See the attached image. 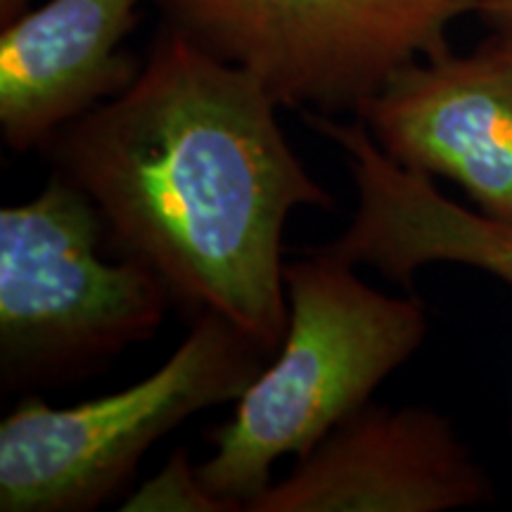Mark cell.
I'll return each mask as SVG.
<instances>
[{"instance_id":"cell-13","label":"cell","mask_w":512,"mask_h":512,"mask_svg":"<svg viewBox=\"0 0 512 512\" xmlns=\"http://www.w3.org/2000/svg\"><path fill=\"white\" fill-rule=\"evenodd\" d=\"M491 43L498 48V53H501L505 60L512 64V27L510 29H498L491 34L489 38Z\"/></svg>"},{"instance_id":"cell-12","label":"cell","mask_w":512,"mask_h":512,"mask_svg":"<svg viewBox=\"0 0 512 512\" xmlns=\"http://www.w3.org/2000/svg\"><path fill=\"white\" fill-rule=\"evenodd\" d=\"M29 8V0H0V24H8Z\"/></svg>"},{"instance_id":"cell-3","label":"cell","mask_w":512,"mask_h":512,"mask_svg":"<svg viewBox=\"0 0 512 512\" xmlns=\"http://www.w3.org/2000/svg\"><path fill=\"white\" fill-rule=\"evenodd\" d=\"M105 221L60 174L0 209V375L5 389L67 380L145 342L174 299L136 259L100 252Z\"/></svg>"},{"instance_id":"cell-7","label":"cell","mask_w":512,"mask_h":512,"mask_svg":"<svg viewBox=\"0 0 512 512\" xmlns=\"http://www.w3.org/2000/svg\"><path fill=\"white\" fill-rule=\"evenodd\" d=\"M356 117L396 164L448 178L512 226V64L494 43L401 69Z\"/></svg>"},{"instance_id":"cell-6","label":"cell","mask_w":512,"mask_h":512,"mask_svg":"<svg viewBox=\"0 0 512 512\" xmlns=\"http://www.w3.org/2000/svg\"><path fill=\"white\" fill-rule=\"evenodd\" d=\"M491 501V477L444 413L368 403L247 512H448Z\"/></svg>"},{"instance_id":"cell-9","label":"cell","mask_w":512,"mask_h":512,"mask_svg":"<svg viewBox=\"0 0 512 512\" xmlns=\"http://www.w3.org/2000/svg\"><path fill=\"white\" fill-rule=\"evenodd\" d=\"M143 0H48L3 24L0 136L12 152L57 133L124 93L143 62L124 50Z\"/></svg>"},{"instance_id":"cell-8","label":"cell","mask_w":512,"mask_h":512,"mask_svg":"<svg viewBox=\"0 0 512 512\" xmlns=\"http://www.w3.org/2000/svg\"><path fill=\"white\" fill-rule=\"evenodd\" d=\"M304 124L342 152L356 188V211L337 240L320 249L411 287L432 264L477 268L512 287V226L448 200L432 176L396 164L361 119L337 121L304 110Z\"/></svg>"},{"instance_id":"cell-4","label":"cell","mask_w":512,"mask_h":512,"mask_svg":"<svg viewBox=\"0 0 512 512\" xmlns=\"http://www.w3.org/2000/svg\"><path fill=\"white\" fill-rule=\"evenodd\" d=\"M271 351L200 313L143 380L74 406L27 396L0 422V512H88L128 486L145 453L192 415L235 403Z\"/></svg>"},{"instance_id":"cell-5","label":"cell","mask_w":512,"mask_h":512,"mask_svg":"<svg viewBox=\"0 0 512 512\" xmlns=\"http://www.w3.org/2000/svg\"><path fill=\"white\" fill-rule=\"evenodd\" d=\"M164 24L254 74L280 107L358 112L415 62L451 53L477 0H150Z\"/></svg>"},{"instance_id":"cell-11","label":"cell","mask_w":512,"mask_h":512,"mask_svg":"<svg viewBox=\"0 0 512 512\" xmlns=\"http://www.w3.org/2000/svg\"><path fill=\"white\" fill-rule=\"evenodd\" d=\"M477 15L491 31L512 27V0H477Z\"/></svg>"},{"instance_id":"cell-1","label":"cell","mask_w":512,"mask_h":512,"mask_svg":"<svg viewBox=\"0 0 512 512\" xmlns=\"http://www.w3.org/2000/svg\"><path fill=\"white\" fill-rule=\"evenodd\" d=\"M278 107L254 74L164 24L136 81L41 150L91 197L121 256L271 354L287 328L285 223L335 209Z\"/></svg>"},{"instance_id":"cell-10","label":"cell","mask_w":512,"mask_h":512,"mask_svg":"<svg viewBox=\"0 0 512 512\" xmlns=\"http://www.w3.org/2000/svg\"><path fill=\"white\" fill-rule=\"evenodd\" d=\"M124 512H242L204 486L190 453L176 448L162 470L145 479L121 505Z\"/></svg>"},{"instance_id":"cell-2","label":"cell","mask_w":512,"mask_h":512,"mask_svg":"<svg viewBox=\"0 0 512 512\" xmlns=\"http://www.w3.org/2000/svg\"><path fill=\"white\" fill-rule=\"evenodd\" d=\"M354 268L320 247L285 264L287 328L275 358L211 432L214 453L197 465L211 494L242 512L271 486L280 458H302L363 411L430 335L422 299L377 290Z\"/></svg>"}]
</instances>
